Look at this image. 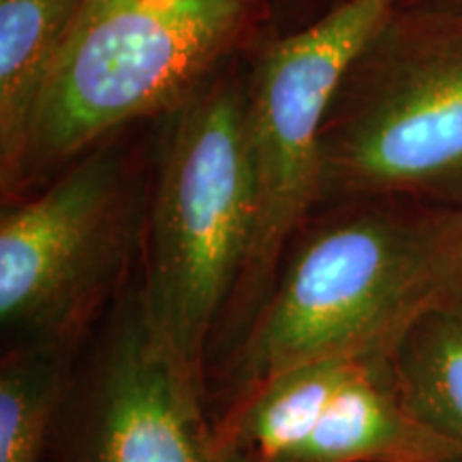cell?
I'll use <instances>...</instances> for the list:
<instances>
[{"label":"cell","instance_id":"cell-1","mask_svg":"<svg viewBox=\"0 0 462 462\" xmlns=\"http://www.w3.org/2000/svg\"><path fill=\"white\" fill-rule=\"evenodd\" d=\"M462 296V206L356 199L317 208L231 354L206 373L217 421L253 390L323 357L390 356L409 326Z\"/></svg>","mask_w":462,"mask_h":462},{"label":"cell","instance_id":"cell-2","mask_svg":"<svg viewBox=\"0 0 462 462\" xmlns=\"http://www.w3.org/2000/svg\"><path fill=\"white\" fill-rule=\"evenodd\" d=\"M173 114L150 170L137 289L150 319L204 383L255 229L245 86L217 79Z\"/></svg>","mask_w":462,"mask_h":462},{"label":"cell","instance_id":"cell-3","mask_svg":"<svg viewBox=\"0 0 462 462\" xmlns=\"http://www.w3.org/2000/svg\"><path fill=\"white\" fill-rule=\"evenodd\" d=\"M259 9L262 0H82L39 107L15 199L120 126L182 107L248 37Z\"/></svg>","mask_w":462,"mask_h":462},{"label":"cell","instance_id":"cell-4","mask_svg":"<svg viewBox=\"0 0 462 462\" xmlns=\"http://www.w3.org/2000/svg\"><path fill=\"white\" fill-rule=\"evenodd\" d=\"M462 206V11L398 7L345 75L319 143V208Z\"/></svg>","mask_w":462,"mask_h":462},{"label":"cell","instance_id":"cell-5","mask_svg":"<svg viewBox=\"0 0 462 462\" xmlns=\"http://www.w3.org/2000/svg\"><path fill=\"white\" fill-rule=\"evenodd\" d=\"M150 171L106 142L0 215L3 349L82 346L137 279Z\"/></svg>","mask_w":462,"mask_h":462},{"label":"cell","instance_id":"cell-6","mask_svg":"<svg viewBox=\"0 0 462 462\" xmlns=\"http://www.w3.org/2000/svg\"><path fill=\"white\" fill-rule=\"evenodd\" d=\"M402 0H345L315 24L270 43L245 84L255 178V229L245 273L218 321L206 371L255 321L289 245L319 208L321 131L345 75Z\"/></svg>","mask_w":462,"mask_h":462},{"label":"cell","instance_id":"cell-7","mask_svg":"<svg viewBox=\"0 0 462 462\" xmlns=\"http://www.w3.org/2000/svg\"><path fill=\"white\" fill-rule=\"evenodd\" d=\"M42 462H257L227 446L204 383L150 319L137 279L79 346Z\"/></svg>","mask_w":462,"mask_h":462},{"label":"cell","instance_id":"cell-8","mask_svg":"<svg viewBox=\"0 0 462 462\" xmlns=\"http://www.w3.org/2000/svg\"><path fill=\"white\" fill-rule=\"evenodd\" d=\"M276 462H462L402 401L390 356L360 357L300 446Z\"/></svg>","mask_w":462,"mask_h":462},{"label":"cell","instance_id":"cell-9","mask_svg":"<svg viewBox=\"0 0 462 462\" xmlns=\"http://www.w3.org/2000/svg\"><path fill=\"white\" fill-rule=\"evenodd\" d=\"M82 0H0V189L20 195L39 107Z\"/></svg>","mask_w":462,"mask_h":462},{"label":"cell","instance_id":"cell-10","mask_svg":"<svg viewBox=\"0 0 462 462\" xmlns=\"http://www.w3.org/2000/svg\"><path fill=\"white\" fill-rule=\"evenodd\" d=\"M360 357H323L268 379L225 411L215 429L257 462H276L306 437Z\"/></svg>","mask_w":462,"mask_h":462},{"label":"cell","instance_id":"cell-11","mask_svg":"<svg viewBox=\"0 0 462 462\" xmlns=\"http://www.w3.org/2000/svg\"><path fill=\"white\" fill-rule=\"evenodd\" d=\"M390 364L415 418L462 446V296L418 317L396 343Z\"/></svg>","mask_w":462,"mask_h":462},{"label":"cell","instance_id":"cell-12","mask_svg":"<svg viewBox=\"0 0 462 462\" xmlns=\"http://www.w3.org/2000/svg\"><path fill=\"white\" fill-rule=\"evenodd\" d=\"M79 346H17L0 357V462H42Z\"/></svg>","mask_w":462,"mask_h":462},{"label":"cell","instance_id":"cell-13","mask_svg":"<svg viewBox=\"0 0 462 462\" xmlns=\"http://www.w3.org/2000/svg\"><path fill=\"white\" fill-rule=\"evenodd\" d=\"M402 3H407V7L462 11V0H402Z\"/></svg>","mask_w":462,"mask_h":462}]
</instances>
